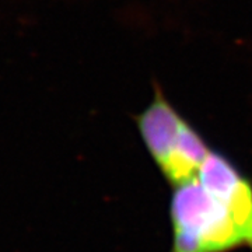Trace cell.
Masks as SVG:
<instances>
[{
  "label": "cell",
  "mask_w": 252,
  "mask_h": 252,
  "mask_svg": "<svg viewBox=\"0 0 252 252\" xmlns=\"http://www.w3.org/2000/svg\"><path fill=\"white\" fill-rule=\"evenodd\" d=\"M170 217V252H231L248 248L247 238L230 209L198 178L174 188Z\"/></svg>",
  "instance_id": "7a4b0ae2"
},
{
  "label": "cell",
  "mask_w": 252,
  "mask_h": 252,
  "mask_svg": "<svg viewBox=\"0 0 252 252\" xmlns=\"http://www.w3.org/2000/svg\"><path fill=\"white\" fill-rule=\"evenodd\" d=\"M137 127L153 161L170 185L196 180L212 149L171 105L160 89L137 118Z\"/></svg>",
  "instance_id": "6da1fadb"
},
{
  "label": "cell",
  "mask_w": 252,
  "mask_h": 252,
  "mask_svg": "<svg viewBox=\"0 0 252 252\" xmlns=\"http://www.w3.org/2000/svg\"><path fill=\"white\" fill-rule=\"evenodd\" d=\"M198 180L230 209L252 251V182L231 160L210 152L200 168Z\"/></svg>",
  "instance_id": "3957f363"
}]
</instances>
